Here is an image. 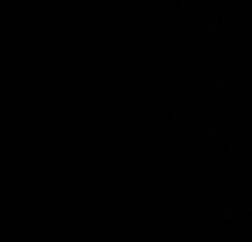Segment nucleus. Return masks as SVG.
Listing matches in <instances>:
<instances>
[]
</instances>
